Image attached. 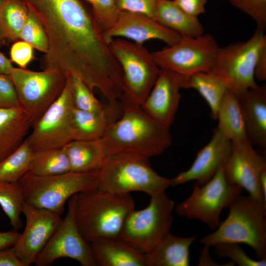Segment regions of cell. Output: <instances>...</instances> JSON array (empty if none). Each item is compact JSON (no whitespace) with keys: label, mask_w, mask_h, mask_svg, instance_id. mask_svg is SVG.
<instances>
[{"label":"cell","mask_w":266,"mask_h":266,"mask_svg":"<svg viewBox=\"0 0 266 266\" xmlns=\"http://www.w3.org/2000/svg\"><path fill=\"white\" fill-rule=\"evenodd\" d=\"M8 39L2 30L0 26V47L3 46L6 43Z\"/></svg>","instance_id":"cell-48"},{"label":"cell","mask_w":266,"mask_h":266,"mask_svg":"<svg viewBox=\"0 0 266 266\" xmlns=\"http://www.w3.org/2000/svg\"><path fill=\"white\" fill-rule=\"evenodd\" d=\"M219 46L212 35L183 37L177 43L152 52L160 68L183 76L199 71H209Z\"/></svg>","instance_id":"cell-12"},{"label":"cell","mask_w":266,"mask_h":266,"mask_svg":"<svg viewBox=\"0 0 266 266\" xmlns=\"http://www.w3.org/2000/svg\"><path fill=\"white\" fill-rule=\"evenodd\" d=\"M265 45L266 34L256 29L246 41L219 47L209 71L221 78L228 90L238 96L258 85L255 67L259 53Z\"/></svg>","instance_id":"cell-8"},{"label":"cell","mask_w":266,"mask_h":266,"mask_svg":"<svg viewBox=\"0 0 266 266\" xmlns=\"http://www.w3.org/2000/svg\"><path fill=\"white\" fill-rule=\"evenodd\" d=\"M5 0H0V9L4 3Z\"/></svg>","instance_id":"cell-49"},{"label":"cell","mask_w":266,"mask_h":266,"mask_svg":"<svg viewBox=\"0 0 266 266\" xmlns=\"http://www.w3.org/2000/svg\"><path fill=\"white\" fill-rule=\"evenodd\" d=\"M227 208V218L199 241L209 247L224 242L244 244L253 249L259 260L266 259V206L240 194Z\"/></svg>","instance_id":"cell-4"},{"label":"cell","mask_w":266,"mask_h":266,"mask_svg":"<svg viewBox=\"0 0 266 266\" xmlns=\"http://www.w3.org/2000/svg\"><path fill=\"white\" fill-rule=\"evenodd\" d=\"M236 8L255 22L257 29L265 32L266 28V0H228Z\"/></svg>","instance_id":"cell-37"},{"label":"cell","mask_w":266,"mask_h":266,"mask_svg":"<svg viewBox=\"0 0 266 266\" xmlns=\"http://www.w3.org/2000/svg\"><path fill=\"white\" fill-rule=\"evenodd\" d=\"M22 213L26 217L25 227L13 248L24 266H29L35 263L62 219L57 213L26 202Z\"/></svg>","instance_id":"cell-16"},{"label":"cell","mask_w":266,"mask_h":266,"mask_svg":"<svg viewBox=\"0 0 266 266\" xmlns=\"http://www.w3.org/2000/svg\"><path fill=\"white\" fill-rule=\"evenodd\" d=\"M75 194L70 198L65 218L38 255L35 266H49L61 258L73 259L83 266H96L90 243L82 236L75 222Z\"/></svg>","instance_id":"cell-14"},{"label":"cell","mask_w":266,"mask_h":266,"mask_svg":"<svg viewBox=\"0 0 266 266\" xmlns=\"http://www.w3.org/2000/svg\"><path fill=\"white\" fill-rule=\"evenodd\" d=\"M243 112L247 136L254 146L266 148V85H257L237 96Z\"/></svg>","instance_id":"cell-20"},{"label":"cell","mask_w":266,"mask_h":266,"mask_svg":"<svg viewBox=\"0 0 266 266\" xmlns=\"http://www.w3.org/2000/svg\"><path fill=\"white\" fill-rule=\"evenodd\" d=\"M195 236L181 237L170 232L145 253L148 266H189L190 248Z\"/></svg>","instance_id":"cell-23"},{"label":"cell","mask_w":266,"mask_h":266,"mask_svg":"<svg viewBox=\"0 0 266 266\" xmlns=\"http://www.w3.org/2000/svg\"><path fill=\"white\" fill-rule=\"evenodd\" d=\"M13 68L10 61L0 52V73L9 75Z\"/></svg>","instance_id":"cell-46"},{"label":"cell","mask_w":266,"mask_h":266,"mask_svg":"<svg viewBox=\"0 0 266 266\" xmlns=\"http://www.w3.org/2000/svg\"><path fill=\"white\" fill-rule=\"evenodd\" d=\"M36 16L46 35L43 68L58 70L96 88L113 104L121 98L120 65L102 32L81 0H22Z\"/></svg>","instance_id":"cell-1"},{"label":"cell","mask_w":266,"mask_h":266,"mask_svg":"<svg viewBox=\"0 0 266 266\" xmlns=\"http://www.w3.org/2000/svg\"><path fill=\"white\" fill-rule=\"evenodd\" d=\"M90 246L96 266H148L145 253L118 237L98 238Z\"/></svg>","instance_id":"cell-21"},{"label":"cell","mask_w":266,"mask_h":266,"mask_svg":"<svg viewBox=\"0 0 266 266\" xmlns=\"http://www.w3.org/2000/svg\"><path fill=\"white\" fill-rule=\"evenodd\" d=\"M159 0H115L121 11L139 13L154 18Z\"/></svg>","instance_id":"cell-39"},{"label":"cell","mask_w":266,"mask_h":266,"mask_svg":"<svg viewBox=\"0 0 266 266\" xmlns=\"http://www.w3.org/2000/svg\"><path fill=\"white\" fill-rule=\"evenodd\" d=\"M260 186L263 199L266 202V169L263 170L261 174Z\"/></svg>","instance_id":"cell-47"},{"label":"cell","mask_w":266,"mask_h":266,"mask_svg":"<svg viewBox=\"0 0 266 266\" xmlns=\"http://www.w3.org/2000/svg\"><path fill=\"white\" fill-rule=\"evenodd\" d=\"M154 19L181 36L197 37L204 33V28L198 17L186 13L173 0H159Z\"/></svg>","instance_id":"cell-25"},{"label":"cell","mask_w":266,"mask_h":266,"mask_svg":"<svg viewBox=\"0 0 266 266\" xmlns=\"http://www.w3.org/2000/svg\"><path fill=\"white\" fill-rule=\"evenodd\" d=\"M70 171L65 147L34 152L29 172L40 176L54 175Z\"/></svg>","instance_id":"cell-29"},{"label":"cell","mask_w":266,"mask_h":266,"mask_svg":"<svg viewBox=\"0 0 266 266\" xmlns=\"http://www.w3.org/2000/svg\"><path fill=\"white\" fill-rule=\"evenodd\" d=\"M148 159L131 153L109 155L99 170L96 188L118 194L140 191L150 197L166 191L171 179L156 172Z\"/></svg>","instance_id":"cell-5"},{"label":"cell","mask_w":266,"mask_h":266,"mask_svg":"<svg viewBox=\"0 0 266 266\" xmlns=\"http://www.w3.org/2000/svg\"><path fill=\"white\" fill-rule=\"evenodd\" d=\"M25 203L18 182H0V206L14 230L18 231L22 226L20 216Z\"/></svg>","instance_id":"cell-32"},{"label":"cell","mask_w":266,"mask_h":266,"mask_svg":"<svg viewBox=\"0 0 266 266\" xmlns=\"http://www.w3.org/2000/svg\"><path fill=\"white\" fill-rule=\"evenodd\" d=\"M224 164L208 182L202 185L195 182L190 195L174 207L179 216L198 220L211 229L218 227L222 210L242 191L227 181Z\"/></svg>","instance_id":"cell-10"},{"label":"cell","mask_w":266,"mask_h":266,"mask_svg":"<svg viewBox=\"0 0 266 266\" xmlns=\"http://www.w3.org/2000/svg\"><path fill=\"white\" fill-rule=\"evenodd\" d=\"M91 6L93 17L102 33L115 25L120 15L115 0H85Z\"/></svg>","instance_id":"cell-34"},{"label":"cell","mask_w":266,"mask_h":266,"mask_svg":"<svg viewBox=\"0 0 266 266\" xmlns=\"http://www.w3.org/2000/svg\"><path fill=\"white\" fill-rule=\"evenodd\" d=\"M183 78L182 75L160 68L155 83L141 106L144 111L157 122L170 127L181 99Z\"/></svg>","instance_id":"cell-18"},{"label":"cell","mask_w":266,"mask_h":266,"mask_svg":"<svg viewBox=\"0 0 266 266\" xmlns=\"http://www.w3.org/2000/svg\"><path fill=\"white\" fill-rule=\"evenodd\" d=\"M254 75L255 78L259 80H266V45L259 53L255 65Z\"/></svg>","instance_id":"cell-43"},{"label":"cell","mask_w":266,"mask_h":266,"mask_svg":"<svg viewBox=\"0 0 266 266\" xmlns=\"http://www.w3.org/2000/svg\"><path fill=\"white\" fill-rule=\"evenodd\" d=\"M216 254L219 257L228 258L239 266H266V259L256 260L250 258L239 244L221 243L213 246Z\"/></svg>","instance_id":"cell-36"},{"label":"cell","mask_w":266,"mask_h":266,"mask_svg":"<svg viewBox=\"0 0 266 266\" xmlns=\"http://www.w3.org/2000/svg\"><path fill=\"white\" fill-rule=\"evenodd\" d=\"M69 79L74 107L83 111L112 115L115 110L99 101L94 92L80 79L72 75H69Z\"/></svg>","instance_id":"cell-33"},{"label":"cell","mask_w":266,"mask_h":266,"mask_svg":"<svg viewBox=\"0 0 266 266\" xmlns=\"http://www.w3.org/2000/svg\"><path fill=\"white\" fill-rule=\"evenodd\" d=\"M181 88L196 90L207 102L210 116L216 120L221 102L228 90L225 82L210 71H199L183 76Z\"/></svg>","instance_id":"cell-26"},{"label":"cell","mask_w":266,"mask_h":266,"mask_svg":"<svg viewBox=\"0 0 266 266\" xmlns=\"http://www.w3.org/2000/svg\"><path fill=\"white\" fill-rule=\"evenodd\" d=\"M174 2L187 14L197 17L205 12L207 0H173Z\"/></svg>","instance_id":"cell-41"},{"label":"cell","mask_w":266,"mask_h":266,"mask_svg":"<svg viewBox=\"0 0 266 266\" xmlns=\"http://www.w3.org/2000/svg\"><path fill=\"white\" fill-rule=\"evenodd\" d=\"M120 104L121 118L109 123L102 137L109 155L131 153L149 159L171 145L170 127L154 120L140 106L124 101Z\"/></svg>","instance_id":"cell-2"},{"label":"cell","mask_w":266,"mask_h":266,"mask_svg":"<svg viewBox=\"0 0 266 266\" xmlns=\"http://www.w3.org/2000/svg\"><path fill=\"white\" fill-rule=\"evenodd\" d=\"M33 152L26 140L0 162V182H18L29 171Z\"/></svg>","instance_id":"cell-31"},{"label":"cell","mask_w":266,"mask_h":266,"mask_svg":"<svg viewBox=\"0 0 266 266\" xmlns=\"http://www.w3.org/2000/svg\"><path fill=\"white\" fill-rule=\"evenodd\" d=\"M133 209L130 194H114L96 187L75 194V222L89 243L100 237H118Z\"/></svg>","instance_id":"cell-3"},{"label":"cell","mask_w":266,"mask_h":266,"mask_svg":"<svg viewBox=\"0 0 266 266\" xmlns=\"http://www.w3.org/2000/svg\"><path fill=\"white\" fill-rule=\"evenodd\" d=\"M107 44L114 37H124L143 44L147 40H162L168 46L177 43L182 36L146 15L135 12L121 11L119 18L109 30L102 33Z\"/></svg>","instance_id":"cell-17"},{"label":"cell","mask_w":266,"mask_h":266,"mask_svg":"<svg viewBox=\"0 0 266 266\" xmlns=\"http://www.w3.org/2000/svg\"><path fill=\"white\" fill-rule=\"evenodd\" d=\"M73 108L68 75L61 95L33 122L32 131L25 139L33 152L62 148L73 140L71 116Z\"/></svg>","instance_id":"cell-13"},{"label":"cell","mask_w":266,"mask_h":266,"mask_svg":"<svg viewBox=\"0 0 266 266\" xmlns=\"http://www.w3.org/2000/svg\"><path fill=\"white\" fill-rule=\"evenodd\" d=\"M113 121L109 114L83 111L74 106L71 116L73 140L101 138Z\"/></svg>","instance_id":"cell-28"},{"label":"cell","mask_w":266,"mask_h":266,"mask_svg":"<svg viewBox=\"0 0 266 266\" xmlns=\"http://www.w3.org/2000/svg\"><path fill=\"white\" fill-rule=\"evenodd\" d=\"M10 57L20 67L26 68L33 58V47L24 41H17L11 47Z\"/></svg>","instance_id":"cell-40"},{"label":"cell","mask_w":266,"mask_h":266,"mask_svg":"<svg viewBox=\"0 0 266 266\" xmlns=\"http://www.w3.org/2000/svg\"><path fill=\"white\" fill-rule=\"evenodd\" d=\"M19 107L22 106L13 81L9 75L0 73V107Z\"/></svg>","instance_id":"cell-38"},{"label":"cell","mask_w":266,"mask_h":266,"mask_svg":"<svg viewBox=\"0 0 266 266\" xmlns=\"http://www.w3.org/2000/svg\"><path fill=\"white\" fill-rule=\"evenodd\" d=\"M0 266H24L13 246L0 250Z\"/></svg>","instance_id":"cell-42"},{"label":"cell","mask_w":266,"mask_h":266,"mask_svg":"<svg viewBox=\"0 0 266 266\" xmlns=\"http://www.w3.org/2000/svg\"><path fill=\"white\" fill-rule=\"evenodd\" d=\"M20 39L44 53L47 51L48 41L44 29L38 18L30 9Z\"/></svg>","instance_id":"cell-35"},{"label":"cell","mask_w":266,"mask_h":266,"mask_svg":"<svg viewBox=\"0 0 266 266\" xmlns=\"http://www.w3.org/2000/svg\"><path fill=\"white\" fill-rule=\"evenodd\" d=\"M108 45L122 71L120 101L141 106L156 81L160 68L143 44L118 38L112 39Z\"/></svg>","instance_id":"cell-7"},{"label":"cell","mask_w":266,"mask_h":266,"mask_svg":"<svg viewBox=\"0 0 266 266\" xmlns=\"http://www.w3.org/2000/svg\"><path fill=\"white\" fill-rule=\"evenodd\" d=\"M217 128L231 142L238 141L247 136L246 125L237 97L228 90L218 109Z\"/></svg>","instance_id":"cell-27"},{"label":"cell","mask_w":266,"mask_h":266,"mask_svg":"<svg viewBox=\"0 0 266 266\" xmlns=\"http://www.w3.org/2000/svg\"><path fill=\"white\" fill-rule=\"evenodd\" d=\"M29 9L22 0H5L0 9V26L8 41L20 39Z\"/></svg>","instance_id":"cell-30"},{"label":"cell","mask_w":266,"mask_h":266,"mask_svg":"<svg viewBox=\"0 0 266 266\" xmlns=\"http://www.w3.org/2000/svg\"><path fill=\"white\" fill-rule=\"evenodd\" d=\"M34 120L22 107H0V162L24 141Z\"/></svg>","instance_id":"cell-22"},{"label":"cell","mask_w":266,"mask_h":266,"mask_svg":"<svg viewBox=\"0 0 266 266\" xmlns=\"http://www.w3.org/2000/svg\"><path fill=\"white\" fill-rule=\"evenodd\" d=\"M9 76L21 106L34 121L61 95L68 75L54 69L34 71L14 67Z\"/></svg>","instance_id":"cell-11"},{"label":"cell","mask_w":266,"mask_h":266,"mask_svg":"<svg viewBox=\"0 0 266 266\" xmlns=\"http://www.w3.org/2000/svg\"><path fill=\"white\" fill-rule=\"evenodd\" d=\"M21 233L14 230L0 232V250L14 246L18 241Z\"/></svg>","instance_id":"cell-45"},{"label":"cell","mask_w":266,"mask_h":266,"mask_svg":"<svg viewBox=\"0 0 266 266\" xmlns=\"http://www.w3.org/2000/svg\"><path fill=\"white\" fill-rule=\"evenodd\" d=\"M174 207L165 191L151 196L145 208L129 213L118 237L145 254L148 252L170 232Z\"/></svg>","instance_id":"cell-9"},{"label":"cell","mask_w":266,"mask_h":266,"mask_svg":"<svg viewBox=\"0 0 266 266\" xmlns=\"http://www.w3.org/2000/svg\"><path fill=\"white\" fill-rule=\"evenodd\" d=\"M210 247L204 245L201 250L199 258L198 266H233L235 264L232 261L221 265L216 262L210 255Z\"/></svg>","instance_id":"cell-44"},{"label":"cell","mask_w":266,"mask_h":266,"mask_svg":"<svg viewBox=\"0 0 266 266\" xmlns=\"http://www.w3.org/2000/svg\"><path fill=\"white\" fill-rule=\"evenodd\" d=\"M231 148V141L216 127L210 141L198 153L190 167L171 179V186L193 180L200 185L208 182L225 163Z\"/></svg>","instance_id":"cell-19"},{"label":"cell","mask_w":266,"mask_h":266,"mask_svg":"<svg viewBox=\"0 0 266 266\" xmlns=\"http://www.w3.org/2000/svg\"><path fill=\"white\" fill-rule=\"evenodd\" d=\"M70 171L85 172L99 171L109 154L101 138L74 140L65 147Z\"/></svg>","instance_id":"cell-24"},{"label":"cell","mask_w":266,"mask_h":266,"mask_svg":"<svg viewBox=\"0 0 266 266\" xmlns=\"http://www.w3.org/2000/svg\"><path fill=\"white\" fill-rule=\"evenodd\" d=\"M99 171L40 176L27 172L18 182L26 203L61 215L66 201L79 192L97 187Z\"/></svg>","instance_id":"cell-6"},{"label":"cell","mask_w":266,"mask_h":266,"mask_svg":"<svg viewBox=\"0 0 266 266\" xmlns=\"http://www.w3.org/2000/svg\"><path fill=\"white\" fill-rule=\"evenodd\" d=\"M265 169V156L248 138L232 142L231 151L224 166L227 181L245 190L250 196L266 206L260 186V175Z\"/></svg>","instance_id":"cell-15"}]
</instances>
